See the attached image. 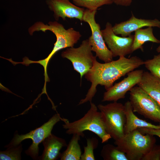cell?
Returning a JSON list of instances; mask_svg holds the SVG:
<instances>
[{"label": "cell", "mask_w": 160, "mask_h": 160, "mask_svg": "<svg viewBox=\"0 0 160 160\" xmlns=\"http://www.w3.org/2000/svg\"><path fill=\"white\" fill-rule=\"evenodd\" d=\"M63 118L60 115L55 114L47 122L40 127L24 135H19L15 133L13 138L5 148H8L20 144L23 140L31 139L32 140L31 145L25 151V153L34 160L39 159V145L51 134V131L54 125Z\"/></svg>", "instance_id": "obj_6"}, {"label": "cell", "mask_w": 160, "mask_h": 160, "mask_svg": "<svg viewBox=\"0 0 160 160\" xmlns=\"http://www.w3.org/2000/svg\"><path fill=\"white\" fill-rule=\"evenodd\" d=\"M147 41L160 43V40L154 36L152 27H148L145 29L140 28L135 31L132 46V52L139 49L143 51V45Z\"/></svg>", "instance_id": "obj_17"}, {"label": "cell", "mask_w": 160, "mask_h": 160, "mask_svg": "<svg viewBox=\"0 0 160 160\" xmlns=\"http://www.w3.org/2000/svg\"><path fill=\"white\" fill-rule=\"evenodd\" d=\"M160 160V145L155 144L141 160Z\"/></svg>", "instance_id": "obj_24"}, {"label": "cell", "mask_w": 160, "mask_h": 160, "mask_svg": "<svg viewBox=\"0 0 160 160\" xmlns=\"http://www.w3.org/2000/svg\"><path fill=\"white\" fill-rule=\"evenodd\" d=\"M70 0H46V4L49 9L54 12L53 16L56 21L61 17L63 20L68 18H76L83 21L85 9L72 4Z\"/></svg>", "instance_id": "obj_12"}, {"label": "cell", "mask_w": 160, "mask_h": 160, "mask_svg": "<svg viewBox=\"0 0 160 160\" xmlns=\"http://www.w3.org/2000/svg\"><path fill=\"white\" fill-rule=\"evenodd\" d=\"M79 7L85 8L90 10H97L104 5H110L113 2V0H70Z\"/></svg>", "instance_id": "obj_20"}, {"label": "cell", "mask_w": 160, "mask_h": 160, "mask_svg": "<svg viewBox=\"0 0 160 160\" xmlns=\"http://www.w3.org/2000/svg\"><path fill=\"white\" fill-rule=\"evenodd\" d=\"M156 51L158 52H160V44L159 46L157 47L156 49Z\"/></svg>", "instance_id": "obj_27"}, {"label": "cell", "mask_w": 160, "mask_h": 160, "mask_svg": "<svg viewBox=\"0 0 160 160\" xmlns=\"http://www.w3.org/2000/svg\"><path fill=\"white\" fill-rule=\"evenodd\" d=\"M97 107L107 133L115 140L123 137L126 121L124 105L113 102L106 105L100 104Z\"/></svg>", "instance_id": "obj_5"}, {"label": "cell", "mask_w": 160, "mask_h": 160, "mask_svg": "<svg viewBox=\"0 0 160 160\" xmlns=\"http://www.w3.org/2000/svg\"><path fill=\"white\" fill-rule=\"evenodd\" d=\"M96 57L92 67L85 75V78L91 83V87L85 97L80 100L79 105L88 101L92 102L98 85L104 86L107 90L117 79L144 64V61L136 56L129 58L120 56L117 60L103 63L98 62Z\"/></svg>", "instance_id": "obj_1"}, {"label": "cell", "mask_w": 160, "mask_h": 160, "mask_svg": "<svg viewBox=\"0 0 160 160\" xmlns=\"http://www.w3.org/2000/svg\"><path fill=\"white\" fill-rule=\"evenodd\" d=\"M144 71L142 70L132 71L121 81L116 83L104 94L102 102H117L125 98L127 92L140 81Z\"/></svg>", "instance_id": "obj_11"}, {"label": "cell", "mask_w": 160, "mask_h": 160, "mask_svg": "<svg viewBox=\"0 0 160 160\" xmlns=\"http://www.w3.org/2000/svg\"><path fill=\"white\" fill-rule=\"evenodd\" d=\"M145 26L160 28V21L157 19L150 20L138 18L132 13L129 19L116 23L113 26V29L116 35H121L122 37H126L131 35L133 31Z\"/></svg>", "instance_id": "obj_13"}, {"label": "cell", "mask_w": 160, "mask_h": 160, "mask_svg": "<svg viewBox=\"0 0 160 160\" xmlns=\"http://www.w3.org/2000/svg\"><path fill=\"white\" fill-rule=\"evenodd\" d=\"M97 10L85 9L83 21L88 23L91 31V35L88 40L91 46L92 51L95 53V56L105 63L113 60L112 54L106 45L102 35L100 24L95 20Z\"/></svg>", "instance_id": "obj_8"}, {"label": "cell", "mask_w": 160, "mask_h": 160, "mask_svg": "<svg viewBox=\"0 0 160 160\" xmlns=\"http://www.w3.org/2000/svg\"><path fill=\"white\" fill-rule=\"evenodd\" d=\"M102 35L113 57L125 56L133 52L132 46L134 35L121 37L116 35L113 31V26L107 22L104 29L101 30Z\"/></svg>", "instance_id": "obj_10"}, {"label": "cell", "mask_w": 160, "mask_h": 160, "mask_svg": "<svg viewBox=\"0 0 160 160\" xmlns=\"http://www.w3.org/2000/svg\"><path fill=\"white\" fill-rule=\"evenodd\" d=\"M129 91L133 112L160 123V106L157 102L139 86L134 87Z\"/></svg>", "instance_id": "obj_9"}, {"label": "cell", "mask_w": 160, "mask_h": 160, "mask_svg": "<svg viewBox=\"0 0 160 160\" xmlns=\"http://www.w3.org/2000/svg\"><path fill=\"white\" fill-rule=\"evenodd\" d=\"M81 136L78 134H73L67 145L66 150L61 153V160H80L82 154L79 141Z\"/></svg>", "instance_id": "obj_18"}, {"label": "cell", "mask_w": 160, "mask_h": 160, "mask_svg": "<svg viewBox=\"0 0 160 160\" xmlns=\"http://www.w3.org/2000/svg\"><path fill=\"white\" fill-rule=\"evenodd\" d=\"M44 149L42 155L39 157L41 160H56L60 158L62 148L67 146L65 140L51 134L43 141Z\"/></svg>", "instance_id": "obj_14"}, {"label": "cell", "mask_w": 160, "mask_h": 160, "mask_svg": "<svg viewBox=\"0 0 160 160\" xmlns=\"http://www.w3.org/2000/svg\"><path fill=\"white\" fill-rule=\"evenodd\" d=\"M47 30L55 35L56 41L51 52L46 58L42 60L44 64L46 66L51 58L57 51L63 49L73 47L81 36L79 31L72 28L66 29L63 25L57 21H50L48 24H45L41 22H36L29 28L28 32L32 36L36 31L45 32Z\"/></svg>", "instance_id": "obj_3"}, {"label": "cell", "mask_w": 160, "mask_h": 160, "mask_svg": "<svg viewBox=\"0 0 160 160\" xmlns=\"http://www.w3.org/2000/svg\"><path fill=\"white\" fill-rule=\"evenodd\" d=\"M92 51L87 39L83 41L78 47H68L61 53L62 57L69 60L74 70L80 74L81 81L93 66L96 57L93 55Z\"/></svg>", "instance_id": "obj_7"}, {"label": "cell", "mask_w": 160, "mask_h": 160, "mask_svg": "<svg viewBox=\"0 0 160 160\" xmlns=\"http://www.w3.org/2000/svg\"><path fill=\"white\" fill-rule=\"evenodd\" d=\"M132 0H113V2L117 5L129 6L131 5Z\"/></svg>", "instance_id": "obj_26"}, {"label": "cell", "mask_w": 160, "mask_h": 160, "mask_svg": "<svg viewBox=\"0 0 160 160\" xmlns=\"http://www.w3.org/2000/svg\"><path fill=\"white\" fill-rule=\"evenodd\" d=\"M137 129L143 134H148L153 135H156L160 138V129H155L144 127Z\"/></svg>", "instance_id": "obj_25"}, {"label": "cell", "mask_w": 160, "mask_h": 160, "mask_svg": "<svg viewBox=\"0 0 160 160\" xmlns=\"http://www.w3.org/2000/svg\"><path fill=\"white\" fill-rule=\"evenodd\" d=\"M151 59L144 61L145 67L153 75L160 79V52Z\"/></svg>", "instance_id": "obj_23"}, {"label": "cell", "mask_w": 160, "mask_h": 160, "mask_svg": "<svg viewBox=\"0 0 160 160\" xmlns=\"http://www.w3.org/2000/svg\"><path fill=\"white\" fill-rule=\"evenodd\" d=\"M156 142L153 135L143 134L137 129L115 140L114 143L119 150L126 154L129 160H141Z\"/></svg>", "instance_id": "obj_4"}, {"label": "cell", "mask_w": 160, "mask_h": 160, "mask_svg": "<svg viewBox=\"0 0 160 160\" xmlns=\"http://www.w3.org/2000/svg\"><path fill=\"white\" fill-rule=\"evenodd\" d=\"M87 145L84 147V152L82 154L80 160H95L94 151L98 145V141L95 137L87 139Z\"/></svg>", "instance_id": "obj_22"}, {"label": "cell", "mask_w": 160, "mask_h": 160, "mask_svg": "<svg viewBox=\"0 0 160 160\" xmlns=\"http://www.w3.org/2000/svg\"><path fill=\"white\" fill-rule=\"evenodd\" d=\"M90 104V109L80 119L70 122L68 119L63 118L62 121L64 123L63 128L66 129V133L68 135L78 134L82 137L84 131H91L100 138L102 143H105L112 137L106 131L97 107L92 102Z\"/></svg>", "instance_id": "obj_2"}, {"label": "cell", "mask_w": 160, "mask_h": 160, "mask_svg": "<svg viewBox=\"0 0 160 160\" xmlns=\"http://www.w3.org/2000/svg\"><path fill=\"white\" fill-rule=\"evenodd\" d=\"M100 155L104 160H129L124 152L110 144L103 146Z\"/></svg>", "instance_id": "obj_19"}, {"label": "cell", "mask_w": 160, "mask_h": 160, "mask_svg": "<svg viewBox=\"0 0 160 160\" xmlns=\"http://www.w3.org/2000/svg\"><path fill=\"white\" fill-rule=\"evenodd\" d=\"M160 106V79L150 72L144 71L140 81L137 84Z\"/></svg>", "instance_id": "obj_16"}, {"label": "cell", "mask_w": 160, "mask_h": 160, "mask_svg": "<svg viewBox=\"0 0 160 160\" xmlns=\"http://www.w3.org/2000/svg\"><path fill=\"white\" fill-rule=\"evenodd\" d=\"M124 105L126 118L124 127L125 134L141 128L160 129V123L159 125H156L138 118L134 113L130 101H127Z\"/></svg>", "instance_id": "obj_15"}, {"label": "cell", "mask_w": 160, "mask_h": 160, "mask_svg": "<svg viewBox=\"0 0 160 160\" xmlns=\"http://www.w3.org/2000/svg\"><path fill=\"white\" fill-rule=\"evenodd\" d=\"M22 145L20 144L7 148L4 151L0 152L1 160H20L21 159V153L23 150Z\"/></svg>", "instance_id": "obj_21"}]
</instances>
